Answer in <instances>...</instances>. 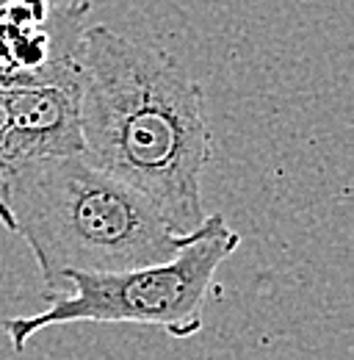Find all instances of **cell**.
<instances>
[{"mask_svg":"<svg viewBox=\"0 0 354 360\" xmlns=\"http://www.w3.org/2000/svg\"><path fill=\"white\" fill-rule=\"evenodd\" d=\"M81 136L88 161L152 202L180 236L205 219L202 175L214 158L205 94L172 53L86 25Z\"/></svg>","mask_w":354,"mask_h":360,"instance_id":"6da1fadb","label":"cell"},{"mask_svg":"<svg viewBox=\"0 0 354 360\" xmlns=\"http://www.w3.org/2000/svg\"><path fill=\"white\" fill-rule=\"evenodd\" d=\"M0 180V222L28 244L44 297L61 294L70 271L161 264L188 238L84 153L20 161L6 167Z\"/></svg>","mask_w":354,"mask_h":360,"instance_id":"7a4b0ae2","label":"cell"},{"mask_svg":"<svg viewBox=\"0 0 354 360\" xmlns=\"http://www.w3.org/2000/svg\"><path fill=\"white\" fill-rule=\"evenodd\" d=\"M241 247V233L221 214H205L172 258L122 271H70L67 288L50 294L39 314L3 319L11 349L22 355L34 335L64 324H138L172 338H194L205 327V302L219 266Z\"/></svg>","mask_w":354,"mask_h":360,"instance_id":"3957f363","label":"cell"},{"mask_svg":"<svg viewBox=\"0 0 354 360\" xmlns=\"http://www.w3.org/2000/svg\"><path fill=\"white\" fill-rule=\"evenodd\" d=\"M8 134L0 155V172L11 164L78 155L84 153L81 136V81L75 84H6Z\"/></svg>","mask_w":354,"mask_h":360,"instance_id":"277c9868","label":"cell"},{"mask_svg":"<svg viewBox=\"0 0 354 360\" xmlns=\"http://www.w3.org/2000/svg\"><path fill=\"white\" fill-rule=\"evenodd\" d=\"M17 6H22V8H28L39 22L47 20V11H50V0H14Z\"/></svg>","mask_w":354,"mask_h":360,"instance_id":"5b68a950","label":"cell"},{"mask_svg":"<svg viewBox=\"0 0 354 360\" xmlns=\"http://www.w3.org/2000/svg\"><path fill=\"white\" fill-rule=\"evenodd\" d=\"M6 134H8V111H6V94H3V86H0V155H3Z\"/></svg>","mask_w":354,"mask_h":360,"instance_id":"8992f818","label":"cell"},{"mask_svg":"<svg viewBox=\"0 0 354 360\" xmlns=\"http://www.w3.org/2000/svg\"><path fill=\"white\" fill-rule=\"evenodd\" d=\"M6 84H17V81H14V78H11L6 70H0V86H6Z\"/></svg>","mask_w":354,"mask_h":360,"instance_id":"52a82bcc","label":"cell"},{"mask_svg":"<svg viewBox=\"0 0 354 360\" xmlns=\"http://www.w3.org/2000/svg\"><path fill=\"white\" fill-rule=\"evenodd\" d=\"M0 188H3V180H0Z\"/></svg>","mask_w":354,"mask_h":360,"instance_id":"ba28073f","label":"cell"}]
</instances>
